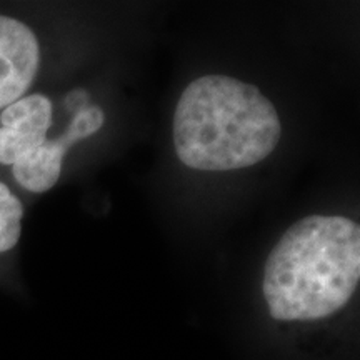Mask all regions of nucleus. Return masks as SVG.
Wrapping results in <instances>:
<instances>
[{
  "label": "nucleus",
  "instance_id": "nucleus-5",
  "mask_svg": "<svg viewBox=\"0 0 360 360\" xmlns=\"http://www.w3.org/2000/svg\"><path fill=\"white\" fill-rule=\"evenodd\" d=\"M0 124L35 146H42L47 141L45 135L52 124V102L40 94L20 97L4 109Z\"/></svg>",
  "mask_w": 360,
  "mask_h": 360
},
{
  "label": "nucleus",
  "instance_id": "nucleus-8",
  "mask_svg": "<svg viewBox=\"0 0 360 360\" xmlns=\"http://www.w3.org/2000/svg\"><path fill=\"white\" fill-rule=\"evenodd\" d=\"M37 147L40 146H35L34 142L20 137L13 130L0 127V164L13 165L20 157L29 154Z\"/></svg>",
  "mask_w": 360,
  "mask_h": 360
},
{
  "label": "nucleus",
  "instance_id": "nucleus-1",
  "mask_svg": "<svg viewBox=\"0 0 360 360\" xmlns=\"http://www.w3.org/2000/svg\"><path fill=\"white\" fill-rule=\"evenodd\" d=\"M359 281V224L310 215L292 225L270 252L262 290L276 321L309 322L344 309Z\"/></svg>",
  "mask_w": 360,
  "mask_h": 360
},
{
  "label": "nucleus",
  "instance_id": "nucleus-9",
  "mask_svg": "<svg viewBox=\"0 0 360 360\" xmlns=\"http://www.w3.org/2000/svg\"><path fill=\"white\" fill-rule=\"evenodd\" d=\"M87 102L89 94L84 92V90H74V92H70L69 96L65 97V107L70 112H74V114H77V112L85 109V107H87Z\"/></svg>",
  "mask_w": 360,
  "mask_h": 360
},
{
  "label": "nucleus",
  "instance_id": "nucleus-2",
  "mask_svg": "<svg viewBox=\"0 0 360 360\" xmlns=\"http://www.w3.org/2000/svg\"><path fill=\"white\" fill-rule=\"evenodd\" d=\"M274 103L255 85L227 75L193 80L179 98L174 146L182 164L224 172L250 167L269 157L281 141Z\"/></svg>",
  "mask_w": 360,
  "mask_h": 360
},
{
  "label": "nucleus",
  "instance_id": "nucleus-7",
  "mask_svg": "<svg viewBox=\"0 0 360 360\" xmlns=\"http://www.w3.org/2000/svg\"><path fill=\"white\" fill-rule=\"evenodd\" d=\"M103 120H105V114H103L101 107L97 105L85 107V109H82L74 115L69 129L65 130L64 135H62V139L69 143V147H72L74 143L84 141V139H87L90 135L98 132L103 125Z\"/></svg>",
  "mask_w": 360,
  "mask_h": 360
},
{
  "label": "nucleus",
  "instance_id": "nucleus-6",
  "mask_svg": "<svg viewBox=\"0 0 360 360\" xmlns=\"http://www.w3.org/2000/svg\"><path fill=\"white\" fill-rule=\"evenodd\" d=\"M22 215V202L13 195L6 184L0 182V254L12 250L19 242Z\"/></svg>",
  "mask_w": 360,
  "mask_h": 360
},
{
  "label": "nucleus",
  "instance_id": "nucleus-3",
  "mask_svg": "<svg viewBox=\"0 0 360 360\" xmlns=\"http://www.w3.org/2000/svg\"><path fill=\"white\" fill-rule=\"evenodd\" d=\"M39 64V40L30 27L0 15V109L24 96L34 82Z\"/></svg>",
  "mask_w": 360,
  "mask_h": 360
},
{
  "label": "nucleus",
  "instance_id": "nucleus-4",
  "mask_svg": "<svg viewBox=\"0 0 360 360\" xmlns=\"http://www.w3.org/2000/svg\"><path fill=\"white\" fill-rule=\"evenodd\" d=\"M69 143L58 137L45 141L42 146L20 157L12 165V174L19 186L34 193L51 191L62 172V162L69 150Z\"/></svg>",
  "mask_w": 360,
  "mask_h": 360
}]
</instances>
